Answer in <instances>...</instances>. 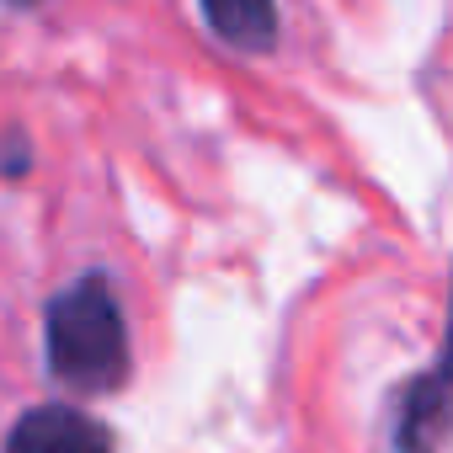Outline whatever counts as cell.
<instances>
[{
	"label": "cell",
	"mask_w": 453,
	"mask_h": 453,
	"mask_svg": "<svg viewBox=\"0 0 453 453\" xmlns=\"http://www.w3.org/2000/svg\"><path fill=\"white\" fill-rule=\"evenodd\" d=\"M49 368L59 384L107 395L128 379V331L107 278H81L49 304Z\"/></svg>",
	"instance_id": "1"
},
{
	"label": "cell",
	"mask_w": 453,
	"mask_h": 453,
	"mask_svg": "<svg viewBox=\"0 0 453 453\" xmlns=\"http://www.w3.org/2000/svg\"><path fill=\"white\" fill-rule=\"evenodd\" d=\"M22 6H27V0H22Z\"/></svg>",
	"instance_id": "6"
},
{
	"label": "cell",
	"mask_w": 453,
	"mask_h": 453,
	"mask_svg": "<svg viewBox=\"0 0 453 453\" xmlns=\"http://www.w3.org/2000/svg\"><path fill=\"white\" fill-rule=\"evenodd\" d=\"M6 453H112V437L70 405H38L12 426Z\"/></svg>",
	"instance_id": "2"
},
{
	"label": "cell",
	"mask_w": 453,
	"mask_h": 453,
	"mask_svg": "<svg viewBox=\"0 0 453 453\" xmlns=\"http://www.w3.org/2000/svg\"><path fill=\"white\" fill-rule=\"evenodd\" d=\"M442 379L453 384V310H448V347H442Z\"/></svg>",
	"instance_id": "5"
},
{
	"label": "cell",
	"mask_w": 453,
	"mask_h": 453,
	"mask_svg": "<svg viewBox=\"0 0 453 453\" xmlns=\"http://www.w3.org/2000/svg\"><path fill=\"white\" fill-rule=\"evenodd\" d=\"M453 426V400H448V379H426L411 384L405 411H400V453H437V442Z\"/></svg>",
	"instance_id": "3"
},
{
	"label": "cell",
	"mask_w": 453,
	"mask_h": 453,
	"mask_svg": "<svg viewBox=\"0 0 453 453\" xmlns=\"http://www.w3.org/2000/svg\"><path fill=\"white\" fill-rule=\"evenodd\" d=\"M203 17L224 43L246 49V54H262L278 38V6L273 0H203Z\"/></svg>",
	"instance_id": "4"
}]
</instances>
